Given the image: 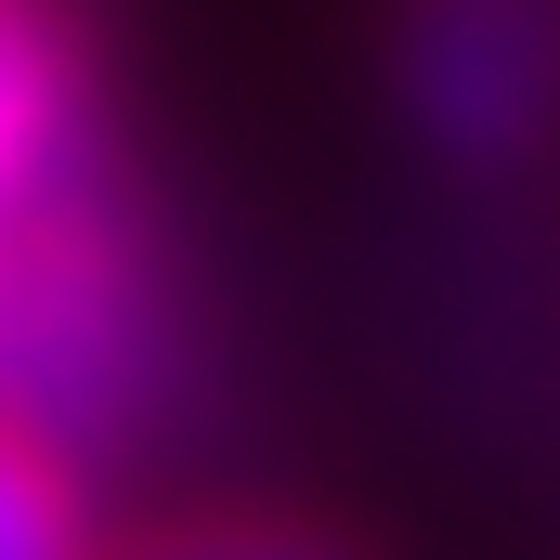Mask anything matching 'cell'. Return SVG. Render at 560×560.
<instances>
[{
  "mask_svg": "<svg viewBox=\"0 0 560 560\" xmlns=\"http://www.w3.org/2000/svg\"><path fill=\"white\" fill-rule=\"evenodd\" d=\"M183 392V261L131 156L66 183L0 235V430L52 469H105L156 443Z\"/></svg>",
  "mask_w": 560,
  "mask_h": 560,
  "instance_id": "6da1fadb",
  "label": "cell"
},
{
  "mask_svg": "<svg viewBox=\"0 0 560 560\" xmlns=\"http://www.w3.org/2000/svg\"><path fill=\"white\" fill-rule=\"evenodd\" d=\"M392 105L443 170L560 143V0H392Z\"/></svg>",
  "mask_w": 560,
  "mask_h": 560,
  "instance_id": "7a4b0ae2",
  "label": "cell"
},
{
  "mask_svg": "<svg viewBox=\"0 0 560 560\" xmlns=\"http://www.w3.org/2000/svg\"><path fill=\"white\" fill-rule=\"evenodd\" d=\"M105 156H131V143H118L79 0H0V235L26 209H52L66 183H92Z\"/></svg>",
  "mask_w": 560,
  "mask_h": 560,
  "instance_id": "3957f363",
  "label": "cell"
},
{
  "mask_svg": "<svg viewBox=\"0 0 560 560\" xmlns=\"http://www.w3.org/2000/svg\"><path fill=\"white\" fill-rule=\"evenodd\" d=\"M118 560H365L339 522H300V509H196V522H156Z\"/></svg>",
  "mask_w": 560,
  "mask_h": 560,
  "instance_id": "277c9868",
  "label": "cell"
},
{
  "mask_svg": "<svg viewBox=\"0 0 560 560\" xmlns=\"http://www.w3.org/2000/svg\"><path fill=\"white\" fill-rule=\"evenodd\" d=\"M0 560H92L79 469H52V456L13 443V430H0Z\"/></svg>",
  "mask_w": 560,
  "mask_h": 560,
  "instance_id": "5b68a950",
  "label": "cell"
}]
</instances>
